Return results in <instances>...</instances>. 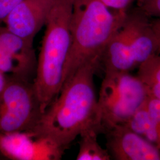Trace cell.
I'll use <instances>...</instances> for the list:
<instances>
[{"mask_svg":"<svg viewBox=\"0 0 160 160\" xmlns=\"http://www.w3.org/2000/svg\"><path fill=\"white\" fill-rule=\"evenodd\" d=\"M100 68L98 58L80 67L30 131L65 150L86 132L102 133L94 86V75Z\"/></svg>","mask_w":160,"mask_h":160,"instance_id":"6da1fadb","label":"cell"},{"mask_svg":"<svg viewBox=\"0 0 160 160\" xmlns=\"http://www.w3.org/2000/svg\"><path fill=\"white\" fill-rule=\"evenodd\" d=\"M0 71L4 74L22 78L20 70L14 61L0 46Z\"/></svg>","mask_w":160,"mask_h":160,"instance_id":"5bb4252c","label":"cell"},{"mask_svg":"<svg viewBox=\"0 0 160 160\" xmlns=\"http://www.w3.org/2000/svg\"><path fill=\"white\" fill-rule=\"evenodd\" d=\"M111 158L114 160H160V149L132 131L126 123L103 133Z\"/></svg>","mask_w":160,"mask_h":160,"instance_id":"ba28073f","label":"cell"},{"mask_svg":"<svg viewBox=\"0 0 160 160\" xmlns=\"http://www.w3.org/2000/svg\"><path fill=\"white\" fill-rule=\"evenodd\" d=\"M65 149L30 131L0 132V155L12 160H59Z\"/></svg>","mask_w":160,"mask_h":160,"instance_id":"8992f818","label":"cell"},{"mask_svg":"<svg viewBox=\"0 0 160 160\" xmlns=\"http://www.w3.org/2000/svg\"><path fill=\"white\" fill-rule=\"evenodd\" d=\"M138 68L137 76L145 86L149 96L160 99V55L149 58Z\"/></svg>","mask_w":160,"mask_h":160,"instance_id":"7c38bea8","label":"cell"},{"mask_svg":"<svg viewBox=\"0 0 160 160\" xmlns=\"http://www.w3.org/2000/svg\"><path fill=\"white\" fill-rule=\"evenodd\" d=\"M151 19L137 7H132L126 12L119 28L137 68L149 58L160 55V44Z\"/></svg>","mask_w":160,"mask_h":160,"instance_id":"52a82bcc","label":"cell"},{"mask_svg":"<svg viewBox=\"0 0 160 160\" xmlns=\"http://www.w3.org/2000/svg\"><path fill=\"white\" fill-rule=\"evenodd\" d=\"M7 82V76L0 71V94L3 91Z\"/></svg>","mask_w":160,"mask_h":160,"instance_id":"ffe728a7","label":"cell"},{"mask_svg":"<svg viewBox=\"0 0 160 160\" xmlns=\"http://www.w3.org/2000/svg\"><path fill=\"white\" fill-rule=\"evenodd\" d=\"M42 114L33 82L7 76L0 94V132L31 131Z\"/></svg>","mask_w":160,"mask_h":160,"instance_id":"5b68a950","label":"cell"},{"mask_svg":"<svg viewBox=\"0 0 160 160\" xmlns=\"http://www.w3.org/2000/svg\"><path fill=\"white\" fill-rule=\"evenodd\" d=\"M137 7L151 18H160V0H143Z\"/></svg>","mask_w":160,"mask_h":160,"instance_id":"e0dca14e","label":"cell"},{"mask_svg":"<svg viewBox=\"0 0 160 160\" xmlns=\"http://www.w3.org/2000/svg\"><path fill=\"white\" fill-rule=\"evenodd\" d=\"M145 104L149 113L154 122L160 139V99L148 96Z\"/></svg>","mask_w":160,"mask_h":160,"instance_id":"2e32d148","label":"cell"},{"mask_svg":"<svg viewBox=\"0 0 160 160\" xmlns=\"http://www.w3.org/2000/svg\"><path fill=\"white\" fill-rule=\"evenodd\" d=\"M111 10L125 13L135 4L138 6L143 0H100Z\"/></svg>","mask_w":160,"mask_h":160,"instance_id":"9a60e30c","label":"cell"},{"mask_svg":"<svg viewBox=\"0 0 160 160\" xmlns=\"http://www.w3.org/2000/svg\"><path fill=\"white\" fill-rule=\"evenodd\" d=\"M0 46L17 64L22 77L29 80L36 69L33 45L0 24Z\"/></svg>","mask_w":160,"mask_h":160,"instance_id":"30bf717a","label":"cell"},{"mask_svg":"<svg viewBox=\"0 0 160 160\" xmlns=\"http://www.w3.org/2000/svg\"><path fill=\"white\" fill-rule=\"evenodd\" d=\"M148 96L137 76L128 72H105L98 97L102 133L126 123Z\"/></svg>","mask_w":160,"mask_h":160,"instance_id":"277c9868","label":"cell"},{"mask_svg":"<svg viewBox=\"0 0 160 160\" xmlns=\"http://www.w3.org/2000/svg\"><path fill=\"white\" fill-rule=\"evenodd\" d=\"M74 4V0H57L45 25L33 82L42 113L62 87L71 45L70 26Z\"/></svg>","mask_w":160,"mask_h":160,"instance_id":"3957f363","label":"cell"},{"mask_svg":"<svg viewBox=\"0 0 160 160\" xmlns=\"http://www.w3.org/2000/svg\"><path fill=\"white\" fill-rule=\"evenodd\" d=\"M57 1L23 0L10 12L4 24L13 33L33 43Z\"/></svg>","mask_w":160,"mask_h":160,"instance_id":"9c48e42d","label":"cell"},{"mask_svg":"<svg viewBox=\"0 0 160 160\" xmlns=\"http://www.w3.org/2000/svg\"><path fill=\"white\" fill-rule=\"evenodd\" d=\"M23 0H0V24L4 23L10 12Z\"/></svg>","mask_w":160,"mask_h":160,"instance_id":"ac0fdd59","label":"cell"},{"mask_svg":"<svg viewBox=\"0 0 160 160\" xmlns=\"http://www.w3.org/2000/svg\"><path fill=\"white\" fill-rule=\"evenodd\" d=\"M145 102L126 122V123L132 131L149 142L153 143L160 149V137L154 122L147 108Z\"/></svg>","mask_w":160,"mask_h":160,"instance_id":"8fae6325","label":"cell"},{"mask_svg":"<svg viewBox=\"0 0 160 160\" xmlns=\"http://www.w3.org/2000/svg\"><path fill=\"white\" fill-rule=\"evenodd\" d=\"M98 135L99 134L94 131H87L80 135L79 150L76 160H112L108 149L103 148L98 143Z\"/></svg>","mask_w":160,"mask_h":160,"instance_id":"4fadbf2b","label":"cell"},{"mask_svg":"<svg viewBox=\"0 0 160 160\" xmlns=\"http://www.w3.org/2000/svg\"><path fill=\"white\" fill-rule=\"evenodd\" d=\"M126 12L111 10L100 0H74L71 20V45L63 85L78 69L102 57L109 41L124 20Z\"/></svg>","mask_w":160,"mask_h":160,"instance_id":"7a4b0ae2","label":"cell"},{"mask_svg":"<svg viewBox=\"0 0 160 160\" xmlns=\"http://www.w3.org/2000/svg\"><path fill=\"white\" fill-rule=\"evenodd\" d=\"M152 26L154 29L155 33L157 37V39L159 42L160 49V18H152L151 19Z\"/></svg>","mask_w":160,"mask_h":160,"instance_id":"d6986e66","label":"cell"}]
</instances>
